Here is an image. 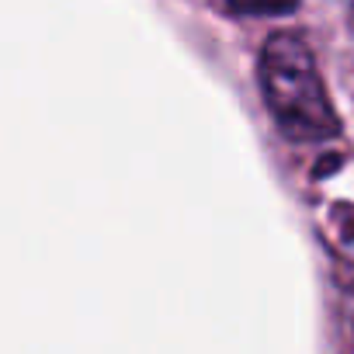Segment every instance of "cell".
Segmentation results:
<instances>
[{
  "label": "cell",
  "mask_w": 354,
  "mask_h": 354,
  "mask_svg": "<svg viewBox=\"0 0 354 354\" xmlns=\"http://www.w3.org/2000/svg\"><path fill=\"white\" fill-rule=\"evenodd\" d=\"M236 15H257V18H281L299 8V0H230Z\"/></svg>",
  "instance_id": "obj_2"
},
{
  "label": "cell",
  "mask_w": 354,
  "mask_h": 354,
  "mask_svg": "<svg viewBox=\"0 0 354 354\" xmlns=\"http://www.w3.org/2000/svg\"><path fill=\"white\" fill-rule=\"evenodd\" d=\"M344 309H347V319H351V326H354V278H351L347 288H344Z\"/></svg>",
  "instance_id": "obj_3"
},
{
  "label": "cell",
  "mask_w": 354,
  "mask_h": 354,
  "mask_svg": "<svg viewBox=\"0 0 354 354\" xmlns=\"http://www.w3.org/2000/svg\"><path fill=\"white\" fill-rule=\"evenodd\" d=\"M261 91L271 118L288 139L316 142L337 136L340 122L323 91L313 53L299 35H271L261 53Z\"/></svg>",
  "instance_id": "obj_1"
}]
</instances>
